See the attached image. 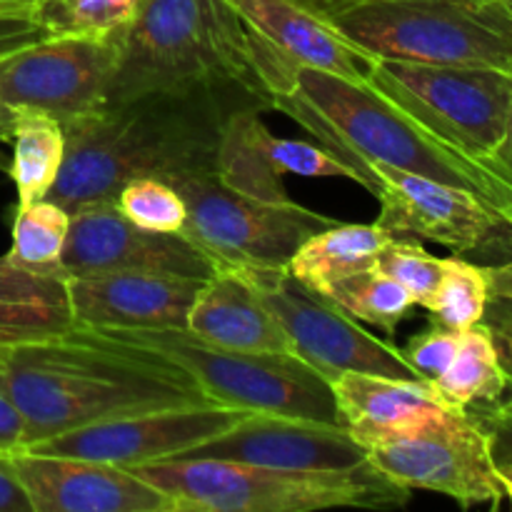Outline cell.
Returning a JSON list of instances; mask_svg holds the SVG:
<instances>
[{"label": "cell", "mask_w": 512, "mask_h": 512, "mask_svg": "<svg viewBox=\"0 0 512 512\" xmlns=\"http://www.w3.org/2000/svg\"><path fill=\"white\" fill-rule=\"evenodd\" d=\"M25 445V423L20 410L0 385V453H15Z\"/></svg>", "instance_id": "37"}, {"label": "cell", "mask_w": 512, "mask_h": 512, "mask_svg": "<svg viewBox=\"0 0 512 512\" xmlns=\"http://www.w3.org/2000/svg\"><path fill=\"white\" fill-rule=\"evenodd\" d=\"M10 140V178L18 190V208L48 198L65 160L63 123L38 110H15Z\"/></svg>", "instance_id": "26"}, {"label": "cell", "mask_w": 512, "mask_h": 512, "mask_svg": "<svg viewBox=\"0 0 512 512\" xmlns=\"http://www.w3.org/2000/svg\"><path fill=\"white\" fill-rule=\"evenodd\" d=\"M245 415H248L245 410L225 408V405L153 410V413L128 415V418L68 430L25 448L35 453L68 455V458L133 468L153 460L180 458L223 435Z\"/></svg>", "instance_id": "13"}, {"label": "cell", "mask_w": 512, "mask_h": 512, "mask_svg": "<svg viewBox=\"0 0 512 512\" xmlns=\"http://www.w3.org/2000/svg\"><path fill=\"white\" fill-rule=\"evenodd\" d=\"M215 175L240 193L260 200H290L285 175L300 178H348L360 183L358 170L308 140L275 138L263 120V110L243 108L228 118L220 138Z\"/></svg>", "instance_id": "18"}, {"label": "cell", "mask_w": 512, "mask_h": 512, "mask_svg": "<svg viewBox=\"0 0 512 512\" xmlns=\"http://www.w3.org/2000/svg\"><path fill=\"white\" fill-rule=\"evenodd\" d=\"M328 20L373 58L512 75V8L500 0H350Z\"/></svg>", "instance_id": "6"}, {"label": "cell", "mask_w": 512, "mask_h": 512, "mask_svg": "<svg viewBox=\"0 0 512 512\" xmlns=\"http://www.w3.org/2000/svg\"><path fill=\"white\" fill-rule=\"evenodd\" d=\"M65 278L98 273H173L208 280L215 263L185 233H155L130 223L115 200L70 213L63 250Z\"/></svg>", "instance_id": "14"}, {"label": "cell", "mask_w": 512, "mask_h": 512, "mask_svg": "<svg viewBox=\"0 0 512 512\" xmlns=\"http://www.w3.org/2000/svg\"><path fill=\"white\" fill-rule=\"evenodd\" d=\"M40 0H0V25H18V28H33L35 10Z\"/></svg>", "instance_id": "38"}, {"label": "cell", "mask_w": 512, "mask_h": 512, "mask_svg": "<svg viewBox=\"0 0 512 512\" xmlns=\"http://www.w3.org/2000/svg\"><path fill=\"white\" fill-rule=\"evenodd\" d=\"M180 458H220L280 470H355L368 465V450L345 425L248 413L218 438Z\"/></svg>", "instance_id": "17"}, {"label": "cell", "mask_w": 512, "mask_h": 512, "mask_svg": "<svg viewBox=\"0 0 512 512\" xmlns=\"http://www.w3.org/2000/svg\"><path fill=\"white\" fill-rule=\"evenodd\" d=\"M0 512H33L28 493L15 475L10 453H0Z\"/></svg>", "instance_id": "36"}, {"label": "cell", "mask_w": 512, "mask_h": 512, "mask_svg": "<svg viewBox=\"0 0 512 512\" xmlns=\"http://www.w3.org/2000/svg\"><path fill=\"white\" fill-rule=\"evenodd\" d=\"M115 205L130 223L155 233H180L188 218L183 195L163 178L130 180L120 188Z\"/></svg>", "instance_id": "32"}, {"label": "cell", "mask_w": 512, "mask_h": 512, "mask_svg": "<svg viewBox=\"0 0 512 512\" xmlns=\"http://www.w3.org/2000/svg\"><path fill=\"white\" fill-rule=\"evenodd\" d=\"M203 285L173 273H98L68 278V295L75 323L85 328H188Z\"/></svg>", "instance_id": "19"}, {"label": "cell", "mask_w": 512, "mask_h": 512, "mask_svg": "<svg viewBox=\"0 0 512 512\" xmlns=\"http://www.w3.org/2000/svg\"><path fill=\"white\" fill-rule=\"evenodd\" d=\"M120 55V35H45L0 50V103L8 110H38L65 125L108 105Z\"/></svg>", "instance_id": "11"}, {"label": "cell", "mask_w": 512, "mask_h": 512, "mask_svg": "<svg viewBox=\"0 0 512 512\" xmlns=\"http://www.w3.org/2000/svg\"><path fill=\"white\" fill-rule=\"evenodd\" d=\"M393 240L378 223H335L310 235L288 260V273L313 293L328 288L348 275L375 268L380 250Z\"/></svg>", "instance_id": "24"}, {"label": "cell", "mask_w": 512, "mask_h": 512, "mask_svg": "<svg viewBox=\"0 0 512 512\" xmlns=\"http://www.w3.org/2000/svg\"><path fill=\"white\" fill-rule=\"evenodd\" d=\"M0 385L23 415L25 445L128 415L215 405L158 350L85 325L0 350Z\"/></svg>", "instance_id": "2"}, {"label": "cell", "mask_w": 512, "mask_h": 512, "mask_svg": "<svg viewBox=\"0 0 512 512\" xmlns=\"http://www.w3.org/2000/svg\"><path fill=\"white\" fill-rule=\"evenodd\" d=\"M10 460L33 512H178L170 495L123 465L28 448Z\"/></svg>", "instance_id": "16"}, {"label": "cell", "mask_w": 512, "mask_h": 512, "mask_svg": "<svg viewBox=\"0 0 512 512\" xmlns=\"http://www.w3.org/2000/svg\"><path fill=\"white\" fill-rule=\"evenodd\" d=\"M323 298L338 305L358 323L375 325L388 335H395L398 325L408 318L415 305L408 290L378 268L360 270L338 280L330 285Z\"/></svg>", "instance_id": "28"}, {"label": "cell", "mask_w": 512, "mask_h": 512, "mask_svg": "<svg viewBox=\"0 0 512 512\" xmlns=\"http://www.w3.org/2000/svg\"><path fill=\"white\" fill-rule=\"evenodd\" d=\"M435 138L490 163L512 110V75L495 68L378 58L368 80Z\"/></svg>", "instance_id": "8"}, {"label": "cell", "mask_w": 512, "mask_h": 512, "mask_svg": "<svg viewBox=\"0 0 512 512\" xmlns=\"http://www.w3.org/2000/svg\"><path fill=\"white\" fill-rule=\"evenodd\" d=\"M70 230V210L43 198L20 205L13 223V245L5 255L38 273H63V250Z\"/></svg>", "instance_id": "29"}, {"label": "cell", "mask_w": 512, "mask_h": 512, "mask_svg": "<svg viewBox=\"0 0 512 512\" xmlns=\"http://www.w3.org/2000/svg\"><path fill=\"white\" fill-rule=\"evenodd\" d=\"M295 70L230 0H143L120 33L108 105L155 90L233 83L275 110Z\"/></svg>", "instance_id": "3"}, {"label": "cell", "mask_w": 512, "mask_h": 512, "mask_svg": "<svg viewBox=\"0 0 512 512\" xmlns=\"http://www.w3.org/2000/svg\"><path fill=\"white\" fill-rule=\"evenodd\" d=\"M465 258L475 260L488 270L490 300L483 323L493 333L505 375H508V390L503 398H512V215L500 220L498 228L478 248L465 253Z\"/></svg>", "instance_id": "27"}, {"label": "cell", "mask_w": 512, "mask_h": 512, "mask_svg": "<svg viewBox=\"0 0 512 512\" xmlns=\"http://www.w3.org/2000/svg\"><path fill=\"white\" fill-rule=\"evenodd\" d=\"M130 470L170 495L178 512L400 508L410 498V490L390 483L370 463L303 473L220 458H165Z\"/></svg>", "instance_id": "5"}, {"label": "cell", "mask_w": 512, "mask_h": 512, "mask_svg": "<svg viewBox=\"0 0 512 512\" xmlns=\"http://www.w3.org/2000/svg\"><path fill=\"white\" fill-rule=\"evenodd\" d=\"M243 108L270 110L233 83L155 90L65 125V160L48 198L65 210L115 200L135 178L175 183L215 173L223 128Z\"/></svg>", "instance_id": "1"}, {"label": "cell", "mask_w": 512, "mask_h": 512, "mask_svg": "<svg viewBox=\"0 0 512 512\" xmlns=\"http://www.w3.org/2000/svg\"><path fill=\"white\" fill-rule=\"evenodd\" d=\"M295 3L305 5V8H310V10H313V13H318V15H323V18H328V15L333 13V10L343 8V5L350 3V0H295Z\"/></svg>", "instance_id": "40"}, {"label": "cell", "mask_w": 512, "mask_h": 512, "mask_svg": "<svg viewBox=\"0 0 512 512\" xmlns=\"http://www.w3.org/2000/svg\"><path fill=\"white\" fill-rule=\"evenodd\" d=\"M373 190L380 203L375 223L393 238L430 240L455 255L478 248L503 218L468 188L370 163Z\"/></svg>", "instance_id": "15"}, {"label": "cell", "mask_w": 512, "mask_h": 512, "mask_svg": "<svg viewBox=\"0 0 512 512\" xmlns=\"http://www.w3.org/2000/svg\"><path fill=\"white\" fill-rule=\"evenodd\" d=\"M490 163L498 168V173L503 175L505 180L512 185V110H510V120H508V130H505L503 143L498 145V150L493 153Z\"/></svg>", "instance_id": "39"}, {"label": "cell", "mask_w": 512, "mask_h": 512, "mask_svg": "<svg viewBox=\"0 0 512 512\" xmlns=\"http://www.w3.org/2000/svg\"><path fill=\"white\" fill-rule=\"evenodd\" d=\"M458 343L460 333L433 325V330H428V333H420L415 338H410L408 345L403 348V355L410 368H413L415 378L433 383L435 378H440L445 373L450 360L455 358Z\"/></svg>", "instance_id": "34"}, {"label": "cell", "mask_w": 512, "mask_h": 512, "mask_svg": "<svg viewBox=\"0 0 512 512\" xmlns=\"http://www.w3.org/2000/svg\"><path fill=\"white\" fill-rule=\"evenodd\" d=\"M275 110L290 115L320 145L358 170L368 193L373 190L370 163H383L468 188L503 220L512 215V185L493 163L470 158L435 138L370 83L298 65L288 93L275 98Z\"/></svg>", "instance_id": "4"}, {"label": "cell", "mask_w": 512, "mask_h": 512, "mask_svg": "<svg viewBox=\"0 0 512 512\" xmlns=\"http://www.w3.org/2000/svg\"><path fill=\"white\" fill-rule=\"evenodd\" d=\"M430 385L445 408L460 413L485 408L503 398L508 390V375L488 325L478 323L460 333L455 358Z\"/></svg>", "instance_id": "25"}, {"label": "cell", "mask_w": 512, "mask_h": 512, "mask_svg": "<svg viewBox=\"0 0 512 512\" xmlns=\"http://www.w3.org/2000/svg\"><path fill=\"white\" fill-rule=\"evenodd\" d=\"M173 185L185 200L188 218L180 233L223 265H288L295 250L338 220L320 215L293 198L275 203L230 188L215 173L188 175Z\"/></svg>", "instance_id": "9"}, {"label": "cell", "mask_w": 512, "mask_h": 512, "mask_svg": "<svg viewBox=\"0 0 512 512\" xmlns=\"http://www.w3.org/2000/svg\"><path fill=\"white\" fill-rule=\"evenodd\" d=\"M13 120H15L13 110H8L3 103H0V143H3V140H10V133H13Z\"/></svg>", "instance_id": "41"}, {"label": "cell", "mask_w": 512, "mask_h": 512, "mask_svg": "<svg viewBox=\"0 0 512 512\" xmlns=\"http://www.w3.org/2000/svg\"><path fill=\"white\" fill-rule=\"evenodd\" d=\"M500 3H505V5H508V8H512V0H500Z\"/></svg>", "instance_id": "43"}, {"label": "cell", "mask_w": 512, "mask_h": 512, "mask_svg": "<svg viewBox=\"0 0 512 512\" xmlns=\"http://www.w3.org/2000/svg\"><path fill=\"white\" fill-rule=\"evenodd\" d=\"M368 463L405 490H428L460 508L505 503L490 435L470 413L448 410L433 423L368 445Z\"/></svg>", "instance_id": "10"}, {"label": "cell", "mask_w": 512, "mask_h": 512, "mask_svg": "<svg viewBox=\"0 0 512 512\" xmlns=\"http://www.w3.org/2000/svg\"><path fill=\"white\" fill-rule=\"evenodd\" d=\"M335 403L360 445L408 433L448 413L433 385L420 378H388L373 373H340L330 380Z\"/></svg>", "instance_id": "21"}, {"label": "cell", "mask_w": 512, "mask_h": 512, "mask_svg": "<svg viewBox=\"0 0 512 512\" xmlns=\"http://www.w3.org/2000/svg\"><path fill=\"white\" fill-rule=\"evenodd\" d=\"M243 275L278 318L293 343V355L325 380L340 373H373L388 378H415L403 350L375 338L323 295L300 285L288 265H223Z\"/></svg>", "instance_id": "12"}, {"label": "cell", "mask_w": 512, "mask_h": 512, "mask_svg": "<svg viewBox=\"0 0 512 512\" xmlns=\"http://www.w3.org/2000/svg\"><path fill=\"white\" fill-rule=\"evenodd\" d=\"M185 330L228 350L293 355V343L283 325L253 285L233 268H218L205 280Z\"/></svg>", "instance_id": "22"}, {"label": "cell", "mask_w": 512, "mask_h": 512, "mask_svg": "<svg viewBox=\"0 0 512 512\" xmlns=\"http://www.w3.org/2000/svg\"><path fill=\"white\" fill-rule=\"evenodd\" d=\"M133 340L178 363L193 375L205 398L245 413H273L288 418L345 425L330 380L295 355L243 353L205 343L185 328L105 330Z\"/></svg>", "instance_id": "7"}, {"label": "cell", "mask_w": 512, "mask_h": 512, "mask_svg": "<svg viewBox=\"0 0 512 512\" xmlns=\"http://www.w3.org/2000/svg\"><path fill=\"white\" fill-rule=\"evenodd\" d=\"M68 278L0 258V350L40 343L75 328Z\"/></svg>", "instance_id": "23"}, {"label": "cell", "mask_w": 512, "mask_h": 512, "mask_svg": "<svg viewBox=\"0 0 512 512\" xmlns=\"http://www.w3.org/2000/svg\"><path fill=\"white\" fill-rule=\"evenodd\" d=\"M245 23L278 53L303 68L368 83L375 60L328 18L295 0H230Z\"/></svg>", "instance_id": "20"}, {"label": "cell", "mask_w": 512, "mask_h": 512, "mask_svg": "<svg viewBox=\"0 0 512 512\" xmlns=\"http://www.w3.org/2000/svg\"><path fill=\"white\" fill-rule=\"evenodd\" d=\"M445 265L448 258H435L418 240L410 238H393L375 260V268L398 280L420 308H425L438 290Z\"/></svg>", "instance_id": "33"}, {"label": "cell", "mask_w": 512, "mask_h": 512, "mask_svg": "<svg viewBox=\"0 0 512 512\" xmlns=\"http://www.w3.org/2000/svg\"><path fill=\"white\" fill-rule=\"evenodd\" d=\"M468 413L488 430L495 463H512V398H500L498 403Z\"/></svg>", "instance_id": "35"}, {"label": "cell", "mask_w": 512, "mask_h": 512, "mask_svg": "<svg viewBox=\"0 0 512 512\" xmlns=\"http://www.w3.org/2000/svg\"><path fill=\"white\" fill-rule=\"evenodd\" d=\"M498 475H500V485H503L505 500H508V505L512 508V463L498 465Z\"/></svg>", "instance_id": "42"}, {"label": "cell", "mask_w": 512, "mask_h": 512, "mask_svg": "<svg viewBox=\"0 0 512 512\" xmlns=\"http://www.w3.org/2000/svg\"><path fill=\"white\" fill-rule=\"evenodd\" d=\"M143 0H40L35 33L113 38L130 25Z\"/></svg>", "instance_id": "31"}, {"label": "cell", "mask_w": 512, "mask_h": 512, "mask_svg": "<svg viewBox=\"0 0 512 512\" xmlns=\"http://www.w3.org/2000/svg\"><path fill=\"white\" fill-rule=\"evenodd\" d=\"M490 300L488 270L465 255H453L445 265L443 280L438 290L425 305L433 325L453 333L473 328L483 323Z\"/></svg>", "instance_id": "30"}]
</instances>
